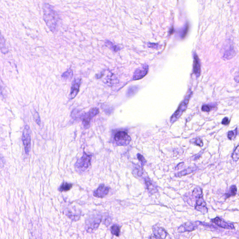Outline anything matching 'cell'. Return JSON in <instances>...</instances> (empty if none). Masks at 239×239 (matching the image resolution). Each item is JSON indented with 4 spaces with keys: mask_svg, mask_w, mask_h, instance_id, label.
I'll use <instances>...</instances> for the list:
<instances>
[{
    "mask_svg": "<svg viewBox=\"0 0 239 239\" xmlns=\"http://www.w3.org/2000/svg\"><path fill=\"white\" fill-rule=\"evenodd\" d=\"M43 19L47 27L52 32L56 31L58 27L59 16L52 5L48 3L43 4Z\"/></svg>",
    "mask_w": 239,
    "mask_h": 239,
    "instance_id": "1",
    "label": "cell"
},
{
    "mask_svg": "<svg viewBox=\"0 0 239 239\" xmlns=\"http://www.w3.org/2000/svg\"><path fill=\"white\" fill-rule=\"evenodd\" d=\"M101 214L93 212L88 216L85 222V229L87 232L92 233L96 230L101 222Z\"/></svg>",
    "mask_w": 239,
    "mask_h": 239,
    "instance_id": "2",
    "label": "cell"
},
{
    "mask_svg": "<svg viewBox=\"0 0 239 239\" xmlns=\"http://www.w3.org/2000/svg\"><path fill=\"white\" fill-rule=\"evenodd\" d=\"M91 159V155H88L86 153L84 152L82 157L79 159L75 163L76 171L80 173L86 171L90 166Z\"/></svg>",
    "mask_w": 239,
    "mask_h": 239,
    "instance_id": "3",
    "label": "cell"
},
{
    "mask_svg": "<svg viewBox=\"0 0 239 239\" xmlns=\"http://www.w3.org/2000/svg\"><path fill=\"white\" fill-rule=\"evenodd\" d=\"M191 94L192 93L190 91L188 94L185 97L183 101L181 103L180 105L179 106L177 110L175 112V113L171 116V123L176 122L181 116L183 112L187 109V105L188 104L189 101L190 99Z\"/></svg>",
    "mask_w": 239,
    "mask_h": 239,
    "instance_id": "4",
    "label": "cell"
},
{
    "mask_svg": "<svg viewBox=\"0 0 239 239\" xmlns=\"http://www.w3.org/2000/svg\"><path fill=\"white\" fill-rule=\"evenodd\" d=\"M114 141L118 146H127L130 144L131 140L130 136L126 132L120 131L115 134Z\"/></svg>",
    "mask_w": 239,
    "mask_h": 239,
    "instance_id": "5",
    "label": "cell"
},
{
    "mask_svg": "<svg viewBox=\"0 0 239 239\" xmlns=\"http://www.w3.org/2000/svg\"><path fill=\"white\" fill-rule=\"evenodd\" d=\"M31 130L28 125H25L23 132L22 140L25 153L27 155L30 152L31 146Z\"/></svg>",
    "mask_w": 239,
    "mask_h": 239,
    "instance_id": "6",
    "label": "cell"
},
{
    "mask_svg": "<svg viewBox=\"0 0 239 239\" xmlns=\"http://www.w3.org/2000/svg\"><path fill=\"white\" fill-rule=\"evenodd\" d=\"M99 113V110L97 108H93L91 109L89 112L84 115L82 119V123L85 129L89 127L91 120Z\"/></svg>",
    "mask_w": 239,
    "mask_h": 239,
    "instance_id": "7",
    "label": "cell"
},
{
    "mask_svg": "<svg viewBox=\"0 0 239 239\" xmlns=\"http://www.w3.org/2000/svg\"><path fill=\"white\" fill-rule=\"evenodd\" d=\"M149 72V66L147 64H144L138 67L135 70L133 76V80H141L145 77Z\"/></svg>",
    "mask_w": 239,
    "mask_h": 239,
    "instance_id": "8",
    "label": "cell"
},
{
    "mask_svg": "<svg viewBox=\"0 0 239 239\" xmlns=\"http://www.w3.org/2000/svg\"><path fill=\"white\" fill-rule=\"evenodd\" d=\"M65 214L72 220L77 221L80 217L81 212L76 208H67L65 209Z\"/></svg>",
    "mask_w": 239,
    "mask_h": 239,
    "instance_id": "9",
    "label": "cell"
},
{
    "mask_svg": "<svg viewBox=\"0 0 239 239\" xmlns=\"http://www.w3.org/2000/svg\"><path fill=\"white\" fill-rule=\"evenodd\" d=\"M81 83V79L80 78L75 79L72 82L71 89L69 99L70 100L74 99L79 93L80 91V86Z\"/></svg>",
    "mask_w": 239,
    "mask_h": 239,
    "instance_id": "10",
    "label": "cell"
},
{
    "mask_svg": "<svg viewBox=\"0 0 239 239\" xmlns=\"http://www.w3.org/2000/svg\"><path fill=\"white\" fill-rule=\"evenodd\" d=\"M109 187L101 184L98 188L93 192V196L99 198H103L107 196L109 191Z\"/></svg>",
    "mask_w": 239,
    "mask_h": 239,
    "instance_id": "11",
    "label": "cell"
},
{
    "mask_svg": "<svg viewBox=\"0 0 239 239\" xmlns=\"http://www.w3.org/2000/svg\"><path fill=\"white\" fill-rule=\"evenodd\" d=\"M195 209L203 213L208 212V209L207 208V204L203 198L202 196L197 198Z\"/></svg>",
    "mask_w": 239,
    "mask_h": 239,
    "instance_id": "12",
    "label": "cell"
},
{
    "mask_svg": "<svg viewBox=\"0 0 239 239\" xmlns=\"http://www.w3.org/2000/svg\"><path fill=\"white\" fill-rule=\"evenodd\" d=\"M212 221L219 227L223 229H234V226L232 224H229L227 223L223 219H221L219 217H217L214 219H212Z\"/></svg>",
    "mask_w": 239,
    "mask_h": 239,
    "instance_id": "13",
    "label": "cell"
},
{
    "mask_svg": "<svg viewBox=\"0 0 239 239\" xmlns=\"http://www.w3.org/2000/svg\"><path fill=\"white\" fill-rule=\"evenodd\" d=\"M154 235L158 238L161 239H165L167 235V233L163 228L159 227L157 225L153 226L152 228Z\"/></svg>",
    "mask_w": 239,
    "mask_h": 239,
    "instance_id": "14",
    "label": "cell"
},
{
    "mask_svg": "<svg viewBox=\"0 0 239 239\" xmlns=\"http://www.w3.org/2000/svg\"><path fill=\"white\" fill-rule=\"evenodd\" d=\"M197 226L194 223L188 222L182 225L180 227H179L178 231L179 232L183 233L186 231L191 232L196 229Z\"/></svg>",
    "mask_w": 239,
    "mask_h": 239,
    "instance_id": "15",
    "label": "cell"
},
{
    "mask_svg": "<svg viewBox=\"0 0 239 239\" xmlns=\"http://www.w3.org/2000/svg\"><path fill=\"white\" fill-rule=\"evenodd\" d=\"M0 51L3 54H7L9 52L8 47L6 45V41L0 31Z\"/></svg>",
    "mask_w": 239,
    "mask_h": 239,
    "instance_id": "16",
    "label": "cell"
},
{
    "mask_svg": "<svg viewBox=\"0 0 239 239\" xmlns=\"http://www.w3.org/2000/svg\"><path fill=\"white\" fill-rule=\"evenodd\" d=\"M145 182L147 189L150 193H155L158 192L157 186L154 184L153 182H152L150 179L148 178L145 179Z\"/></svg>",
    "mask_w": 239,
    "mask_h": 239,
    "instance_id": "17",
    "label": "cell"
},
{
    "mask_svg": "<svg viewBox=\"0 0 239 239\" xmlns=\"http://www.w3.org/2000/svg\"><path fill=\"white\" fill-rule=\"evenodd\" d=\"M193 71L195 75L199 76L200 72V61L197 54H194V64H193Z\"/></svg>",
    "mask_w": 239,
    "mask_h": 239,
    "instance_id": "18",
    "label": "cell"
},
{
    "mask_svg": "<svg viewBox=\"0 0 239 239\" xmlns=\"http://www.w3.org/2000/svg\"><path fill=\"white\" fill-rule=\"evenodd\" d=\"M139 89V88L138 86H130L129 87L126 93L127 97H130L133 96L138 91Z\"/></svg>",
    "mask_w": 239,
    "mask_h": 239,
    "instance_id": "19",
    "label": "cell"
},
{
    "mask_svg": "<svg viewBox=\"0 0 239 239\" xmlns=\"http://www.w3.org/2000/svg\"><path fill=\"white\" fill-rule=\"evenodd\" d=\"M195 170H196V168H194V167L187 168V169L183 170V171L177 173L176 175H175V176L177 177H182V176H185V175H187V174H189L192 173V172L195 171Z\"/></svg>",
    "mask_w": 239,
    "mask_h": 239,
    "instance_id": "20",
    "label": "cell"
},
{
    "mask_svg": "<svg viewBox=\"0 0 239 239\" xmlns=\"http://www.w3.org/2000/svg\"><path fill=\"white\" fill-rule=\"evenodd\" d=\"M72 184L64 182L60 186L59 188V191L60 192H67L70 190L72 187Z\"/></svg>",
    "mask_w": 239,
    "mask_h": 239,
    "instance_id": "21",
    "label": "cell"
},
{
    "mask_svg": "<svg viewBox=\"0 0 239 239\" xmlns=\"http://www.w3.org/2000/svg\"><path fill=\"white\" fill-rule=\"evenodd\" d=\"M106 45L110 48V49L113 51L114 52H117L118 51H120L121 48L119 45L114 44L113 43L109 40H106L105 42Z\"/></svg>",
    "mask_w": 239,
    "mask_h": 239,
    "instance_id": "22",
    "label": "cell"
},
{
    "mask_svg": "<svg viewBox=\"0 0 239 239\" xmlns=\"http://www.w3.org/2000/svg\"><path fill=\"white\" fill-rule=\"evenodd\" d=\"M111 232L112 234L113 235H115V236H120L121 233V227L118 225H113L111 227Z\"/></svg>",
    "mask_w": 239,
    "mask_h": 239,
    "instance_id": "23",
    "label": "cell"
},
{
    "mask_svg": "<svg viewBox=\"0 0 239 239\" xmlns=\"http://www.w3.org/2000/svg\"><path fill=\"white\" fill-rule=\"evenodd\" d=\"M237 192V189L236 186L234 185H232L230 188L229 192L228 193H226V198H229V197L235 196V195H236Z\"/></svg>",
    "mask_w": 239,
    "mask_h": 239,
    "instance_id": "24",
    "label": "cell"
},
{
    "mask_svg": "<svg viewBox=\"0 0 239 239\" xmlns=\"http://www.w3.org/2000/svg\"><path fill=\"white\" fill-rule=\"evenodd\" d=\"M73 71L71 69H69L66 70V71L64 72L62 74L61 77L63 79H65V80H68V79H71L72 78V76H73Z\"/></svg>",
    "mask_w": 239,
    "mask_h": 239,
    "instance_id": "25",
    "label": "cell"
},
{
    "mask_svg": "<svg viewBox=\"0 0 239 239\" xmlns=\"http://www.w3.org/2000/svg\"><path fill=\"white\" fill-rule=\"evenodd\" d=\"M192 194L196 198L202 196V190L200 187H197L194 189L192 192Z\"/></svg>",
    "mask_w": 239,
    "mask_h": 239,
    "instance_id": "26",
    "label": "cell"
},
{
    "mask_svg": "<svg viewBox=\"0 0 239 239\" xmlns=\"http://www.w3.org/2000/svg\"><path fill=\"white\" fill-rule=\"evenodd\" d=\"M190 142L192 144H195L200 147H202L203 146V142L202 140L199 138H195L192 139L190 141Z\"/></svg>",
    "mask_w": 239,
    "mask_h": 239,
    "instance_id": "27",
    "label": "cell"
},
{
    "mask_svg": "<svg viewBox=\"0 0 239 239\" xmlns=\"http://www.w3.org/2000/svg\"><path fill=\"white\" fill-rule=\"evenodd\" d=\"M239 146H237L233 152L232 155V159L234 161L237 162L239 160Z\"/></svg>",
    "mask_w": 239,
    "mask_h": 239,
    "instance_id": "28",
    "label": "cell"
},
{
    "mask_svg": "<svg viewBox=\"0 0 239 239\" xmlns=\"http://www.w3.org/2000/svg\"><path fill=\"white\" fill-rule=\"evenodd\" d=\"M188 25L186 23V24H185V26H184V27H183V29L180 31V35L181 38H184V37L186 36V34H187L188 30Z\"/></svg>",
    "mask_w": 239,
    "mask_h": 239,
    "instance_id": "29",
    "label": "cell"
},
{
    "mask_svg": "<svg viewBox=\"0 0 239 239\" xmlns=\"http://www.w3.org/2000/svg\"><path fill=\"white\" fill-rule=\"evenodd\" d=\"M34 120H35V122L37 123V124L40 126L41 125L40 118L39 113L36 111H35V113H34Z\"/></svg>",
    "mask_w": 239,
    "mask_h": 239,
    "instance_id": "30",
    "label": "cell"
},
{
    "mask_svg": "<svg viewBox=\"0 0 239 239\" xmlns=\"http://www.w3.org/2000/svg\"><path fill=\"white\" fill-rule=\"evenodd\" d=\"M237 129L234 130V131H230L228 132V138L229 139L232 140L233 138L234 137H236V135H237V133H235V132L237 131Z\"/></svg>",
    "mask_w": 239,
    "mask_h": 239,
    "instance_id": "31",
    "label": "cell"
},
{
    "mask_svg": "<svg viewBox=\"0 0 239 239\" xmlns=\"http://www.w3.org/2000/svg\"><path fill=\"white\" fill-rule=\"evenodd\" d=\"M137 156H138V159L141 163L142 165V166H144V164L146 163V161L145 159H144V157H143V156L141 154H138Z\"/></svg>",
    "mask_w": 239,
    "mask_h": 239,
    "instance_id": "32",
    "label": "cell"
},
{
    "mask_svg": "<svg viewBox=\"0 0 239 239\" xmlns=\"http://www.w3.org/2000/svg\"><path fill=\"white\" fill-rule=\"evenodd\" d=\"M5 163V160L4 157L0 154V169L4 167Z\"/></svg>",
    "mask_w": 239,
    "mask_h": 239,
    "instance_id": "33",
    "label": "cell"
},
{
    "mask_svg": "<svg viewBox=\"0 0 239 239\" xmlns=\"http://www.w3.org/2000/svg\"><path fill=\"white\" fill-rule=\"evenodd\" d=\"M212 107L208 105H203L202 107V110L204 112H209Z\"/></svg>",
    "mask_w": 239,
    "mask_h": 239,
    "instance_id": "34",
    "label": "cell"
},
{
    "mask_svg": "<svg viewBox=\"0 0 239 239\" xmlns=\"http://www.w3.org/2000/svg\"><path fill=\"white\" fill-rule=\"evenodd\" d=\"M111 219L109 217H107L104 220V224H105V226H107V227H108V226L111 223Z\"/></svg>",
    "mask_w": 239,
    "mask_h": 239,
    "instance_id": "35",
    "label": "cell"
},
{
    "mask_svg": "<svg viewBox=\"0 0 239 239\" xmlns=\"http://www.w3.org/2000/svg\"><path fill=\"white\" fill-rule=\"evenodd\" d=\"M229 119L228 117H225L222 121V124L225 125V126L228 125L229 124Z\"/></svg>",
    "mask_w": 239,
    "mask_h": 239,
    "instance_id": "36",
    "label": "cell"
},
{
    "mask_svg": "<svg viewBox=\"0 0 239 239\" xmlns=\"http://www.w3.org/2000/svg\"><path fill=\"white\" fill-rule=\"evenodd\" d=\"M3 88L2 84V82H1V78H0V96H3Z\"/></svg>",
    "mask_w": 239,
    "mask_h": 239,
    "instance_id": "37",
    "label": "cell"
},
{
    "mask_svg": "<svg viewBox=\"0 0 239 239\" xmlns=\"http://www.w3.org/2000/svg\"><path fill=\"white\" fill-rule=\"evenodd\" d=\"M149 239H159V238H158L157 236H155V235L153 234V235H151L150 236Z\"/></svg>",
    "mask_w": 239,
    "mask_h": 239,
    "instance_id": "38",
    "label": "cell"
}]
</instances>
